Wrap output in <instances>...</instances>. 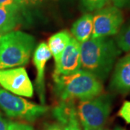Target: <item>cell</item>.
Listing matches in <instances>:
<instances>
[{
	"label": "cell",
	"mask_w": 130,
	"mask_h": 130,
	"mask_svg": "<svg viewBox=\"0 0 130 130\" xmlns=\"http://www.w3.org/2000/svg\"><path fill=\"white\" fill-rule=\"evenodd\" d=\"M119 116L121 117L126 123L130 124V101H124L121 107Z\"/></svg>",
	"instance_id": "cell-16"
},
{
	"label": "cell",
	"mask_w": 130,
	"mask_h": 130,
	"mask_svg": "<svg viewBox=\"0 0 130 130\" xmlns=\"http://www.w3.org/2000/svg\"><path fill=\"white\" fill-rule=\"evenodd\" d=\"M7 130H33L32 126L24 123L10 122Z\"/></svg>",
	"instance_id": "cell-17"
},
{
	"label": "cell",
	"mask_w": 130,
	"mask_h": 130,
	"mask_svg": "<svg viewBox=\"0 0 130 130\" xmlns=\"http://www.w3.org/2000/svg\"><path fill=\"white\" fill-rule=\"evenodd\" d=\"M0 108L7 116L34 121L45 114L48 108L38 105L0 88Z\"/></svg>",
	"instance_id": "cell-5"
},
{
	"label": "cell",
	"mask_w": 130,
	"mask_h": 130,
	"mask_svg": "<svg viewBox=\"0 0 130 130\" xmlns=\"http://www.w3.org/2000/svg\"><path fill=\"white\" fill-rule=\"evenodd\" d=\"M93 15L91 14H85L77 20L71 28V32L80 43L89 40L93 32Z\"/></svg>",
	"instance_id": "cell-12"
},
{
	"label": "cell",
	"mask_w": 130,
	"mask_h": 130,
	"mask_svg": "<svg viewBox=\"0 0 130 130\" xmlns=\"http://www.w3.org/2000/svg\"><path fill=\"white\" fill-rule=\"evenodd\" d=\"M22 2L23 3V5L25 4H29V3H31V2H36L38 0H21Z\"/></svg>",
	"instance_id": "cell-22"
},
{
	"label": "cell",
	"mask_w": 130,
	"mask_h": 130,
	"mask_svg": "<svg viewBox=\"0 0 130 130\" xmlns=\"http://www.w3.org/2000/svg\"><path fill=\"white\" fill-rule=\"evenodd\" d=\"M109 0H82L83 6L89 11L99 10L103 8Z\"/></svg>",
	"instance_id": "cell-15"
},
{
	"label": "cell",
	"mask_w": 130,
	"mask_h": 130,
	"mask_svg": "<svg viewBox=\"0 0 130 130\" xmlns=\"http://www.w3.org/2000/svg\"><path fill=\"white\" fill-rule=\"evenodd\" d=\"M110 88L117 93H130V53L116 63L113 72Z\"/></svg>",
	"instance_id": "cell-10"
},
{
	"label": "cell",
	"mask_w": 130,
	"mask_h": 130,
	"mask_svg": "<svg viewBox=\"0 0 130 130\" xmlns=\"http://www.w3.org/2000/svg\"><path fill=\"white\" fill-rule=\"evenodd\" d=\"M51 56V51L46 43H41L35 49L33 54V63L37 70L36 79V88L41 103H45V83L44 74L45 68L48 61Z\"/></svg>",
	"instance_id": "cell-9"
},
{
	"label": "cell",
	"mask_w": 130,
	"mask_h": 130,
	"mask_svg": "<svg viewBox=\"0 0 130 130\" xmlns=\"http://www.w3.org/2000/svg\"><path fill=\"white\" fill-rule=\"evenodd\" d=\"M112 97L103 94L90 100L80 101L77 115L83 130H101L104 128L111 113Z\"/></svg>",
	"instance_id": "cell-4"
},
{
	"label": "cell",
	"mask_w": 130,
	"mask_h": 130,
	"mask_svg": "<svg viewBox=\"0 0 130 130\" xmlns=\"http://www.w3.org/2000/svg\"><path fill=\"white\" fill-rule=\"evenodd\" d=\"M45 130H64L59 124H51L46 126Z\"/></svg>",
	"instance_id": "cell-21"
},
{
	"label": "cell",
	"mask_w": 130,
	"mask_h": 130,
	"mask_svg": "<svg viewBox=\"0 0 130 130\" xmlns=\"http://www.w3.org/2000/svg\"><path fill=\"white\" fill-rule=\"evenodd\" d=\"M36 46L32 36L13 30L0 36V70L27 64Z\"/></svg>",
	"instance_id": "cell-3"
},
{
	"label": "cell",
	"mask_w": 130,
	"mask_h": 130,
	"mask_svg": "<svg viewBox=\"0 0 130 130\" xmlns=\"http://www.w3.org/2000/svg\"><path fill=\"white\" fill-rule=\"evenodd\" d=\"M81 69L80 43L72 37L65 48L58 64L55 66L54 74L69 75Z\"/></svg>",
	"instance_id": "cell-8"
},
{
	"label": "cell",
	"mask_w": 130,
	"mask_h": 130,
	"mask_svg": "<svg viewBox=\"0 0 130 130\" xmlns=\"http://www.w3.org/2000/svg\"><path fill=\"white\" fill-rule=\"evenodd\" d=\"M114 130H126V129H124V128H122V127H120V126H116Z\"/></svg>",
	"instance_id": "cell-23"
},
{
	"label": "cell",
	"mask_w": 130,
	"mask_h": 130,
	"mask_svg": "<svg viewBox=\"0 0 130 130\" xmlns=\"http://www.w3.org/2000/svg\"><path fill=\"white\" fill-rule=\"evenodd\" d=\"M124 23V16L119 8L110 6L98 10L93 15L91 38L110 37L116 35Z\"/></svg>",
	"instance_id": "cell-6"
},
{
	"label": "cell",
	"mask_w": 130,
	"mask_h": 130,
	"mask_svg": "<svg viewBox=\"0 0 130 130\" xmlns=\"http://www.w3.org/2000/svg\"><path fill=\"white\" fill-rule=\"evenodd\" d=\"M101 130H109V129H105V128H103V129Z\"/></svg>",
	"instance_id": "cell-24"
},
{
	"label": "cell",
	"mask_w": 130,
	"mask_h": 130,
	"mask_svg": "<svg viewBox=\"0 0 130 130\" xmlns=\"http://www.w3.org/2000/svg\"><path fill=\"white\" fill-rule=\"evenodd\" d=\"M0 85L19 96L30 98L33 95L32 83L25 69L21 67L0 70Z\"/></svg>",
	"instance_id": "cell-7"
},
{
	"label": "cell",
	"mask_w": 130,
	"mask_h": 130,
	"mask_svg": "<svg viewBox=\"0 0 130 130\" xmlns=\"http://www.w3.org/2000/svg\"><path fill=\"white\" fill-rule=\"evenodd\" d=\"M54 79L56 93L62 101L74 98L90 100L101 95L103 91L102 82L82 69L69 75L54 74Z\"/></svg>",
	"instance_id": "cell-2"
},
{
	"label": "cell",
	"mask_w": 130,
	"mask_h": 130,
	"mask_svg": "<svg viewBox=\"0 0 130 130\" xmlns=\"http://www.w3.org/2000/svg\"><path fill=\"white\" fill-rule=\"evenodd\" d=\"M114 41L121 51L130 53V23L121 26Z\"/></svg>",
	"instance_id": "cell-14"
},
{
	"label": "cell",
	"mask_w": 130,
	"mask_h": 130,
	"mask_svg": "<svg viewBox=\"0 0 130 130\" xmlns=\"http://www.w3.org/2000/svg\"><path fill=\"white\" fill-rule=\"evenodd\" d=\"M72 38V36L67 30L56 32L49 38L47 45L51 51V56L54 58L55 66L58 64L63 51L70 43Z\"/></svg>",
	"instance_id": "cell-13"
},
{
	"label": "cell",
	"mask_w": 130,
	"mask_h": 130,
	"mask_svg": "<svg viewBox=\"0 0 130 130\" xmlns=\"http://www.w3.org/2000/svg\"><path fill=\"white\" fill-rule=\"evenodd\" d=\"M115 7L122 8L126 6H130V0H113Z\"/></svg>",
	"instance_id": "cell-19"
},
{
	"label": "cell",
	"mask_w": 130,
	"mask_h": 130,
	"mask_svg": "<svg viewBox=\"0 0 130 130\" xmlns=\"http://www.w3.org/2000/svg\"><path fill=\"white\" fill-rule=\"evenodd\" d=\"M23 7L0 6V36L13 31L22 21Z\"/></svg>",
	"instance_id": "cell-11"
},
{
	"label": "cell",
	"mask_w": 130,
	"mask_h": 130,
	"mask_svg": "<svg viewBox=\"0 0 130 130\" xmlns=\"http://www.w3.org/2000/svg\"><path fill=\"white\" fill-rule=\"evenodd\" d=\"M81 69L88 72L101 82L111 72L121 51L109 37L90 38L80 43Z\"/></svg>",
	"instance_id": "cell-1"
},
{
	"label": "cell",
	"mask_w": 130,
	"mask_h": 130,
	"mask_svg": "<svg viewBox=\"0 0 130 130\" xmlns=\"http://www.w3.org/2000/svg\"><path fill=\"white\" fill-rule=\"evenodd\" d=\"M0 6H20L23 7L21 0H0Z\"/></svg>",
	"instance_id": "cell-18"
},
{
	"label": "cell",
	"mask_w": 130,
	"mask_h": 130,
	"mask_svg": "<svg viewBox=\"0 0 130 130\" xmlns=\"http://www.w3.org/2000/svg\"><path fill=\"white\" fill-rule=\"evenodd\" d=\"M9 123L0 113V130H7Z\"/></svg>",
	"instance_id": "cell-20"
}]
</instances>
